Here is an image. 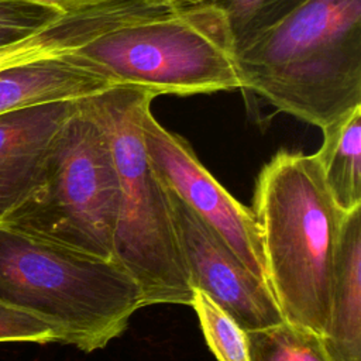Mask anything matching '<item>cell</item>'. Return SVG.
I'll return each mask as SVG.
<instances>
[{"instance_id": "cell-1", "label": "cell", "mask_w": 361, "mask_h": 361, "mask_svg": "<svg viewBox=\"0 0 361 361\" xmlns=\"http://www.w3.org/2000/svg\"><path fill=\"white\" fill-rule=\"evenodd\" d=\"M63 55L111 86L138 87L154 97L241 89L230 21L216 3L120 0Z\"/></svg>"}, {"instance_id": "cell-2", "label": "cell", "mask_w": 361, "mask_h": 361, "mask_svg": "<svg viewBox=\"0 0 361 361\" xmlns=\"http://www.w3.org/2000/svg\"><path fill=\"white\" fill-rule=\"evenodd\" d=\"M241 89L324 128L361 106V0H299L235 42Z\"/></svg>"}, {"instance_id": "cell-3", "label": "cell", "mask_w": 361, "mask_h": 361, "mask_svg": "<svg viewBox=\"0 0 361 361\" xmlns=\"http://www.w3.org/2000/svg\"><path fill=\"white\" fill-rule=\"evenodd\" d=\"M251 210L267 285L283 320L323 336L347 213L333 200L314 154L278 151L258 173Z\"/></svg>"}, {"instance_id": "cell-4", "label": "cell", "mask_w": 361, "mask_h": 361, "mask_svg": "<svg viewBox=\"0 0 361 361\" xmlns=\"http://www.w3.org/2000/svg\"><path fill=\"white\" fill-rule=\"evenodd\" d=\"M0 299L41 316L59 343L85 353L121 336L145 306L138 282L114 259L7 221L0 223Z\"/></svg>"}, {"instance_id": "cell-5", "label": "cell", "mask_w": 361, "mask_h": 361, "mask_svg": "<svg viewBox=\"0 0 361 361\" xmlns=\"http://www.w3.org/2000/svg\"><path fill=\"white\" fill-rule=\"evenodd\" d=\"M155 97L110 86L80 99L102 128L117 172L113 259L138 282L145 306L190 305L193 288L179 245L169 192L148 157L142 117Z\"/></svg>"}, {"instance_id": "cell-6", "label": "cell", "mask_w": 361, "mask_h": 361, "mask_svg": "<svg viewBox=\"0 0 361 361\" xmlns=\"http://www.w3.org/2000/svg\"><path fill=\"white\" fill-rule=\"evenodd\" d=\"M117 212L118 179L107 140L78 100L51 142L38 192L7 223L113 259Z\"/></svg>"}, {"instance_id": "cell-7", "label": "cell", "mask_w": 361, "mask_h": 361, "mask_svg": "<svg viewBox=\"0 0 361 361\" xmlns=\"http://www.w3.org/2000/svg\"><path fill=\"white\" fill-rule=\"evenodd\" d=\"M142 133L148 157L164 185L210 226L267 283L259 226L254 212L231 196L203 166L189 142L162 127L151 109L144 113Z\"/></svg>"}, {"instance_id": "cell-8", "label": "cell", "mask_w": 361, "mask_h": 361, "mask_svg": "<svg viewBox=\"0 0 361 361\" xmlns=\"http://www.w3.org/2000/svg\"><path fill=\"white\" fill-rule=\"evenodd\" d=\"M168 192L192 288L210 296L244 331L281 323L283 317L268 285L189 206Z\"/></svg>"}, {"instance_id": "cell-9", "label": "cell", "mask_w": 361, "mask_h": 361, "mask_svg": "<svg viewBox=\"0 0 361 361\" xmlns=\"http://www.w3.org/2000/svg\"><path fill=\"white\" fill-rule=\"evenodd\" d=\"M78 100L0 114V223L13 221L38 192L51 142Z\"/></svg>"}, {"instance_id": "cell-10", "label": "cell", "mask_w": 361, "mask_h": 361, "mask_svg": "<svg viewBox=\"0 0 361 361\" xmlns=\"http://www.w3.org/2000/svg\"><path fill=\"white\" fill-rule=\"evenodd\" d=\"M111 85L65 55L45 56L0 69V114L65 100H80Z\"/></svg>"}, {"instance_id": "cell-11", "label": "cell", "mask_w": 361, "mask_h": 361, "mask_svg": "<svg viewBox=\"0 0 361 361\" xmlns=\"http://www.w3.org/2000/svg\"><path fill=\"white\" fill-rule=\"evenodd\" d=\"M322 338L333 361H361V207L344 217L330 319Z\"/></svg>"}, {"instance_id": "cell-12", "label": "cell", "mask_w": 361, "mask_h": 361, "mask_svg": "<svg viewBox=\"0 0 361 361\" xmlns=\"http://www.w3.org/2000/svg\"><path fill=\"white\" fill-rule=\"evenodd\" d=\"M314 157L326 186L341 212L361 207V106L322 128Z\"/></svg>"}, {"instance_id": "cell-13", "label": "cell", "mask_w": 361, "mask_h": 361, "mask_svg": "<svg viewBox=\"0 0 361 361\" xmlns=\"http://www.w3.org/2000/svg\"><path fill=\"white\" fill-rule=\"evenodd\" d=\"M245 336L250 361H333L322 336L286 320Z\"/></svg>"}, {"instance_id": "cell-14", "label": "cell", "mask_w": 361, "mask_h": 361, "mask_svg": "<svg viewBox=\"0 0 361 361\" xmlns=\"http://www.w3.org/2000/svg\"><path fill=\"white\" fill-rule=\"evenodd\" d=\"M190 306L217 361H250L245 331L224 309L200 289H193Z\"/></svg>"}, {"instance_id": "cell-15", "label": "cell", "mask_w": 361, "mask_h": 361, "mask_svg": "<svg viewBox=\"0 0 361 361\" xmlns=\"http://www.w3.org/2000/svg\"><path fill=\"white\" fill-rule=\"evenodd\" d=\"M62 13L35 0H0V48L21 42Z\"/></svg>"}, {"instance_id": "cell-16", "label": "cell", "mask_w": 361, "mask_h": 361, "mask_svg": "<svg viewBox=\"0 0 361 361\" xmlns=\"http://www.w3.org/2000/svg\"><path fill=\"white\" fill-rule=\"evenodd\" d=\"M68 45L69 25L66 16L62 14L32 37L21 42L0 48V69L25 61L62 55L68 51Z\"/></svg>"}, {"instance_id": "cell-17", "label": "cell", "mask_w": 361, "mask_h": 361, "mask_svg": "<svg viewBox=\"0 0 361 361\" xmlns=\"http://www.w3.org/2000/svg\"><path fill=\"white\" fill-rule=\"evenodd\" d=\"M298 1L299 0H219L216 4L226 11L235 44L259 27L274 21Z\"/></svg>"}, {"instance_id": "cell-18", "label": "cell", "mask_w": 361, "mask_h": 361, "mask_svg": "<svg viewBox=\"0 0 361 361\" xmlns=\"http://www.w3.org/2000/svg\"><path fill=\"white\" fill-rule=\"evenodd\" d=\"M0 343H59V333L41 316L0 299Z\"/></svg>"}, {"instance_id": "cell-19", "label": "cell", "mask_w": 361, "mask_h": 361, "mask_svg": "<svg viewBox=\"0 0 361 361\" xmlns=\"http://www.w3.org/2000/svg\"><path fill=\"white\" fill-rule=\"evenodd\" d=\"M219 0H171L173 4H197V3H217Z\"/></svg>"}, {"instance_id": "cell-20", "label": "cell", "mask_w": 361, "mask_h": 361, "mask_svg": "<svg viewBox=\"0 0 361 361\" xmlns=\"http://www.w3.org/2000/svg\"><path fill=\"white\" fill-rule=\"evenodd\" d=\"M165 1H168V3H171V0H165ZM173 4V3H172Z\"/></svg>"}]
</instances>
